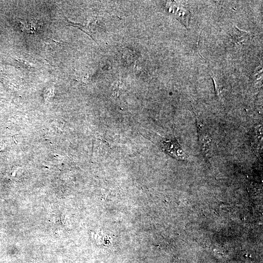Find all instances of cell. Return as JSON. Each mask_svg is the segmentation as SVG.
I'll return each instance as SVG.
<instances>
[{
  "label": "cell",
  "instance_id": "obj_1",
  "mask_svg": "<svg viewBox=\"0 0 263 263\" xmlns=\"http://www.w3.org/2000/svg\"><path fill=\"white\" fill-rule=\"evenodd\" d=\"M164 150L173 157L179 159H185L187 155L179 144L175 140L166 141L163 142Z\"/></svg>",
  "mask_w": 263,
  "mask_h": 263
},
{
  "label": "cell",
  "instance_id": "obj_2",
  "mask_svg": "<svg viewBox=\"0 0 263 263\" xmlns=\"http://www.w3.org/2000/svg\"><path fill=\"white\" fill-rule=\"evenodd\" d=\"M169 11L185 26L188 25L189 12L184 7L180 6L176 2L169 3Z\"/></svg>",
  "mask_w": 263,
  "mask_h": 263
},
{
  "label": "cell",
  "instance_id": "obj_3",
  "mask_svg": "<svg viewBox=\"0 0 263 263\" xmlns=\"http://www.w3.org/2000/svg\"><path fill=\"white\" fill-rule=\"evenodd\" d=\"M231 35L237 43L244 41L248 38V33L240 30L236 26H233L232 28Z\"/></svg>",
  "mask_w": 263,
  "mask_h": 263
},
{
  "label": "cell",
  "instance_id": "obj_4",
  "mask_svg": "<svg viewBox=\"0 0 263 263\" xmlns=\"http://www.w3.org/2000/svg\"><path fill=\"white\" fill-rule=\"evenodd\" d=\"M21 25L22 30L26 32L34 33L39 28L38 23L34 21L22 22Z\"/></svg>",
  "mask_w": 263,
  "mask_h": 263
}]
</instances>
